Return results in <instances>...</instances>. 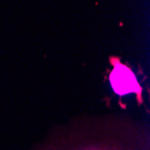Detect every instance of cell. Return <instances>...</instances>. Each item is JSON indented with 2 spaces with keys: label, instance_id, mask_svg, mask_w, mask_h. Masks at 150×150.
Listing matches in <instances>:
<instances>
[{
  "label": "cell",
  "instance_id": "cell-1",
  "mask_svg": "<svg viewBox=\"0 0 150 150\" xmlns=\"http://www.w3.org/2000/svg\"><path fill=\"white\" fill-rule=\"evenodd\" d=\"M110 61L113 69L110 73L109 80L114 92L119 95L135 93L140 99L142 88L132 70L127 65L121 63L118 57H111Z\"/></svg>",
  "mask_w": 150,
  "mask_h": 150
}]
</instances>
